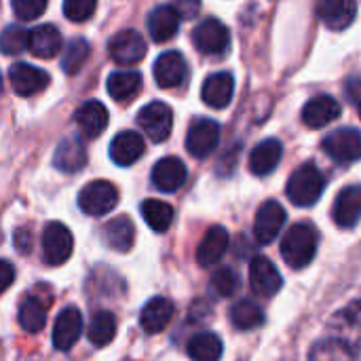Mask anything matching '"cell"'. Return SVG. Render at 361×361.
Here are the masks:
<instances>
[{
	"mask_svg": "<svg viewBox=\"0 0 361 361\" xmlns=\"http://www.w3.org/2000/svg\"><path fill=\"white\" fill-rule=\"evenodd\" d=\"M104 237H106V243L110 245V250L125 254V252H129L133 247V241H135L133 222L127 216H118V218H114V220H110L106 224Z\"/></svg>",
	"mask_w": 361,
	"mask_h": 361,
	"instance_id": "cell-30",
	"label": "cell"
},
{
	"mask_svg": "<svg viewBox=\"0 0 361 361\" xmlns=\"http://www.w3.org/2000/svg\"><path fill=\"white\" fill-rule=\"evenodd\" d=\"M322 146L332 161L343 165L355 163L357 159H361V133L353 127H343L332 131Z\"/></svg>",
	"mask_w": 361,
	"mask_h": 361,
	"instance_id": "cell-7",
	"label": "cell"
},
{
	"mask_svg": "<svg viewBox=\"0 0 361 361\" xmlns=\"http://www.w3.org/2000/svg\"><path fill=\"white\" fill-rule=\"evenodd\" d=\"M0 95H2V74H0Z\"/></svg>",
	"mask_w": 361,
	"mask_h": 361,
	"instance_id": "cell-45",
	"label": "cell"
},
{
	"mask_svg": "<svg viewBox=\"0 0 361 361\" xmlns=\"http://www.w3.org/2000/svg\"><path fill=\"white\" fill-rule=\"evenodd\" d=\"M108 53L118 66H135L146 55V40L135 30H123L110 38Z\"/></svg>",
	"mask_w": 361,
	"mask_h": 361,
	"instance_id": "cell-11",
	"label": "cell"
},
{
	"mask_svg": "<svg viewBox=\"0 0 361 361\" xmlns=\"http://www.w3.org/2000/svg\"><path fill=\"white\" fill-rule=\"evenodd\" d=\"M341 104L330 95H317L309 99L302 108V123L311 129H322L341 116Z\"/></svg>",
	"mask_w": 361,
	"mask_h": 361,
	"instance_id": "cell-21",
	"label": "cell"
},
{
	"mask_svg": "<svg viewBox=\"0 0 361 361\" xmlns=\"http://www.w3.org/2000/svg\"><path fill=\"white\" fill-rule=\"evenodd\" d=\"M332 338L345 343L355 353H361V300H353L332 315L328 322Z\"/></svg>",
	"mask_w": 361,
	"mask_h": 361,
	"instance_id": "cell-3",
	"label": "cell"
},
{
	"mask_svg": "<svg viewBox=\"0 0 361 361\" xmlns=\"http://www.w3.org/2000/svg\"><path fill=\"white\" fill-rule=\"evenodd\" d=\"M235 93V78L228 72H216L205 78L201 87V97L209 108L222 110L231 104Z\"/></svg>",
	"mask_w": 361,
	"mask_h": 361,
	"instance_id": "cell-23",
	"label": "cell"
},
{
	"mask_svg": "<svg viewBox=\"0 0 361 361\" xmlns=\"http://www.w3.org/2000/svg\"><path fill=\"white\" fill-rule=\"evenodd\" d=\"M13 281H15V269H13V264L6 262V260H0V294L4 290H8Z\"/></svg>",
	"mask_w": 361,
	"mask_h": 361,
	"instance_id": "cell-42",
	"label": "cell"
},
{
	"mask_svg": "<svg viewBox=\"0 0 361 361\" xmlns=\"http://www.w3.org/2000/svg\"><path fill=\"white\" fill-rule=\"evenodd\" d=\"M228 250V233L224 226L216 224V226H209L197 247V262L201 267H214L222 260V256L226 254Z\"/></svg>",
	"mask_w": 361,
	"mask_h": 361,
	"instance_id": "cell-25",
	"label": "cell"
},
{
	"mask_svg": "<svg viewBox=\"0 0 361 361\" xmlns=\"http://www.w3.org/2000/svg\"><path fill=\"white\" fill-rule=\"evenodd\" d=\"M87 336L93 347H106L114 341L116 336V317L110 311H97L91 317Z\"/></svg>",
	"mask_w": 361,
	"mask_h": 361,
	"instance_id": "cell-33",
	"label": "cell"
},
{
	"mask_svg": "<svg viewBox=\"0 0 361 361\" xmlns=\"http://www.w3.org/2000/svg\"><path fill=\"white\" fill-rule=\"evenodd\" d=\"M188 357L192 361H220L224 347L214 332H201L188 341Z\"/></svg>",
	"mask_w": 361,
	"mask_h": 361,
	"instance_id": "cell-31",
	"label": "cell"
},
{
	"mask_svg": "<svg viewBox=\"0 0 361 361\" xmlns=\"http://www.w3.org/2000/svg\"><path fill=\"white\" fill-rule=\"evenodd\" d=\"M317 13L324 25L334 32L349 27L357 15V0H319Z\"/></svg>",
	"mask_w": 361,
	"mask_h": 361,
	"instance_id": "cell-20",
	"label": "cell"
},
{
	"mask_svg": "<svg viewBox=\"0 0 361 361\" xmlns=\"http://www.w3.org/2000/svg\"><path fill=\"white\" fill-rule=\"evenodd\" d=\"M144 150H146V144H144L142 135L135 131H121L110 142V159L121 167H129V165L137 163L142 159Z\"/></svg>",
	"mask_w": 361,
	"mask_h": 361,
	"instance_id": "cell-24",
	"label": "cell"
},
{
	"mask_svg": "<svg viewBox=\"0 0 361 361\" xmlns=\"http://www.w3.org/2000/svg\"><path fill=\"white\" fill-rule=\"evenodd\" d=\"M95 6H97V0H63V15L74 23H82L91 19V15L95 13Z\"/></svg>",
	"mask_w": 361,
	"mask_h": 361,
	"instance_id": "cell-40",
	"label": "cell"
},
{
	"mask_svg": "<svg viewBox=\"0 0 361 361\" xmlns=\"http://www.w3.org/2000/svg\"><path fill=\"white\" fill-rule=\"evenodd\" d=\"M137 125L142 131L150 137V142L161 144L171 135L173 127V112L163 102H150L146 104L137 114Z\"/></svg>",
	"mask_w": 361,
	"mask_h": 361,
	"instance_id": "cell-5",
	"label": "cell"
},
{
	"mask_svg": "<svg viewBox=\"0 0 361 361\" xmlns=\"http://www.w3.org/2000/svg\"><path fill=\"white\" fill-rule=\"evenodd\" d=\"M89 42L85 38H72L66 47H63V55H61V70L66 74H76L89 59Z\"/></svg>",
	"mask_w": 361,
	"mask_h": 361,
	"instance_id": "cell-37",
	"label": "cell"
},
{
	"mask_svg": "<svg viewBox=\"0 0 361 361\" xmlns=\"http://www.w3.org/2000/svg\"><path fill=\"white\" fill-rule=\"evenodd\" d=\"M72 250H74V239L70 228L61 222H49L42 233V254L47 264L59 267L68 262Z\"/></svg>",
	"mask_w": 361,
	"mask_h": 361,
	"instance_id": "cell-6",
	"label": "cell"
},
{
	"mask_svg": "<svg viewBox=\"0 0 361 361\" xmlns=\"http://www.w3.org/2000/svg\"><path fill=\"white\" fill-rule=\"evenodd\" d=\"M63 49L61 34L55 25H38L30 30V40H27V51L38 57V59H51Z\"/></svg>",
	"mask_w": 361,
	"mask_h": 361,
	"instance_id": "cell-26",
	"label": "cell"
},
{
	"mask_svg": "<svg viewBox=\"0 0 361 361\" xmlns=\"http://www.w3.org/2000/svg\"><path fill=\"white\" fill-rule=\"evenodd\" d=\"M27 40H30V32L19 27V25H6L0 34V51L4 55H19L23 51H27Z\"/></svg>",
	"mask_w": 361,
	"mask_h": 361,
	"instance_id": "cell-38",
	"label": "cell"
},
{
	"mask_svg": "<svg viewBox=\"0 0 361 361\" xmlns=\"http://www.w3.org/2000/svg\"><path fill=\"white\" fill-rule=\"evenodd\" d=\"M173 313H176V307L169 298L154 296L144 305L140 313V326L146 334H159L169 326V322L173 319Z\"/></svg>",
	"mask_w": 361,
	"mask_h": 361,
	"instance_id": "cell-19",
	"label": "cell"
},
{
	"mask_svg": "<svg viewBox=\"0 0 361 361\" xmlns=\"http://www.w3.org/2000/svg\"><path fill=\"white\" fill-rule=\"evenodd\" d=\"M140 212H142L144 222H146L154 233H165V231L171 226L173 218H176L173 207H171L169 203H165V201H159V199H146V201L142 203Z\"/></svg>",
	"mask_w": 361,
	"mask_h": 361,
	"instance_id": "cell-32",
	"label": "cell"
},
{
	"mask_svg": "<svg viewBox=\"0 0 361 361\" xmlns=\"http://www.w3.org/2000/svg\"><path fill=\"white\" fill-rule=\"evenodd\" d=\"M108 95L116 102H129L133 99L142 89V74L135 70H121L112 72L106 82Z\"/></svg>",
	"mask_w": 361,
	"mask_h": 361,
	"instance_id": "cell-29",
	"label": "cell"
},
{
	"mask_svg": "<svg viewBox=\"0 0 361 361\" xmlns=\"http://www.w3.org/2000/svg\"><path fill=\"white\" fill-rule=\"evenodd\" d=\"M283 157V146L279 140L269 137L264 142H260L252 154H250V171L254 176H269L277 169V165L281 163Z\"/></svg>",
	"mask_w": 361,
	"mask_h": 361,
	"instance_id": "cell-28",
	"label": "cell"
},
{
	"mask_svg": "<svg viewBox=\"0 0 361 361\" xmlns=\"http://www.w3.org/2000/svg\"><path fill=\"white\" fill-rule=\"evenodd\" d=\"M176 11L180 13V17H195V13L199 11V0H178Z\"/></svg>",
	"mask_w": 361,
	"mask_h": 361,
	"instance_id": "cell-44",
	"label": "cell"
},
{
	"mask_svg": "<svg viewBox=\"0 0 361 361\" xmlns=\"http://www.w3.org/2000/svg\"><path fill=\"white\" fill-rule=\"evenodd\" d=\"M192 44L203 55H222L231 44V32L220 19H205L192 32Z\"/></svg>",
	"mask_w": 361,
	"mask_h": 361,
	"instance_id": "cell-8",
	"label": "cell"
},
{
	"mask_svg": "<svg viewBox=\"0 0 361 361\" xmlns=\"http://www.w3.org/2000/svg\"><path fill=\"white\" fill-rule=\"evenodd\" d=\"M288 220L286 209L277 201H264L254 218V237L260 245H271L277 235L281 233L283 224Z\"/></svg>",
	"mask_w": 361,
	"mask_h": 361,
	"instance_id": "cell-10",
	"label": "cell"
},
{
	"mask_svg": "<svg viewBox=\"0 0 361 361\" xmlns=\"http://www.w3.org/2000/svg\"><path fill=\"white\" fill-rule=\"evenodd\" d=\"M13 241H15V247H17L21 254H27L30 247H32V233H30L27 228H19V231H15Z\"/></svg>",
	"mask_w": 361,
	"mask_h": 361,
	"instance_id": "cell-43",
	"label": "cell"
},
{
	"mask_svg": "<svg viewBox=\"0 0 361 361\" xmlns=\"http://www.w3.org/2000/svg\"><path fill=\"white\" fill-rule=\"evenodd\" d=\"M319 245V231L311 222H298L290 226V231L281 239V258L290 269H307L317 254Z\"/></svg>",
	"mask_w": 361,
	"mask_h": 361,
	"instance_id": "cell-1",
	"label": "cell"
},
{
	"mask_svg": "<svg viewBox=\"0 0 361 361\" xmlns=\"http://www.w3.org/2000/svg\"><path fill=\"white\" fill-rule=\"evenodd\" d=\"M53 165L59 171L76 173L87 165V148L80 137H66L57 144L53 154Z\"/></svg>",
	"mask_w": 361,
	"mask_h": 361,
	"instance_id": "cell-27",
	"label": "cell"
},
{
	"mask_svg": "<svg viewBox=\"0 0 361 361\" xmlns=\"http://www.w3.org/2000/svg\"><path fill=\"white\" fill-rule=\"evenodd\" d=\"M47 2H49V0H11L15 15H17L19 19H23V21L38 19V17L44 13Z\"/></svg>",
	"mask_w": 361,
	"mask_h": 361,
	"instance_id": "cell-41",
	"label": "cell"
},
{
	"mask_svg": "<svg viewBox=\"0 0 361 361\" xmlns=\"http://www.w3.org/2000/svg\"><path fill=\"white\" fill-rule=\"evenodd\" d=\"M118 203V190L108 180H93L78 192V207L87 216H104Z\"/></svg>",
	"mask_w": 361,
	"mask_h": 361,
	"instance_id": "cell-4",
	"label": "cell"
},
{
	"mask_svg": "<svg viewBox=\"0 0 361 361\" xmlns=\"http://www.w3.org/2000/svg\"><path fill=\"white\" fill-rule=\"evenodd\" d=\"M17 319L25 332H40L47 326V307L38 298L30 296L19 305Z\"/></svg>",
	"mask_w": 361,
	"mask_h": 361,
	"instance_id": "cell-36",
	"label": "cell"
},
{
	"mask_svg": "<svg viewBox=\"0 0 361 361\" xmlns=\"http://www.w3.org/2000/svg\"><path fill=\"white\" fill-rule=\"evenodd\" d=\"M82 334V315L76 307H66L53 326V345L59 351H68Z\"/></svg>",
	"mask_w": 361,
	"mask_h": 361,
	"instance_id": "cell-16",
	"label": "cell"
},
{
	"mask_svg": "<svg viewBox=\"0 0 361 361\" xmlns=\"http://www.w3.org/2000/svg\"><path fill=\"white\" fill-rule=\"evenodd\" d=\"M220 142V125L212 118H195L186 133V150L195 159L209 157Z\"/></svg>",
	"mask_w": 361,
	"mask_h": 361,
	"instance_id": "cell-9",
	"label": "cell"
},
{
	"mask_svg": "<svg viewBox=\"0 0 361 361\" xmlns=\"http://www.w3.org/2000/svg\"><path fill=\"white\" fill-rule=\"evenodd\" d=\"M231 324L237 330H256L264 324V311L254 300H239L231 309Z\"/></svg>",
	"mask_w": 361,
	"mask_h": 361,
	"instance_id": "cell-34",
	"label": "cell"
},
{
	"mask_svg": "<svg viewBox=\"0 0 361 361\" xmlns=\"http://www.w3.org/2000/svg\"><path fill=\"white\" fill-rule=\"evenodd\" d=\"M360 116H361V104H360Z\"/></svg>",
	"mask_w": 361,
	"mask_h": 361,
	"instance_id": "cell-46",
	"label": "cell"
},
{
	"mask_svg": "<svg viewBox=\"0 0 361 361\" xmlns=\"http://www.w3.org/2000/svg\"><path fill=\"white\" fill-rule=\"evenodd\" d=\"M74 123H76V129L80 131L82 137L87 140H95L97 135H102L108 127V110L102 102L97 99H91V102H85L76 114H74Z\"/></svg>",
	"mask_w": 361,
	"mask_h": 361,
	"instance_id": "cell-17",
	"label": "cell"
},
{
	"mask_svg": "<svg viewBox=\"0 0 361 361\" xmlns=\"http://www.w3.org/2000/svg\"><path fill=\"white\" fill-rule=\"evenodd\" d=\"M188 178L186 165L178 157H165L152 167V184L161 192H176Z\"/></svg>",
	"mask_w": 361,
	"mask_h": 361,
	"instance_id": "cell-18",
	"label": "cell"
},
{
	"mask_svg": "<svg viewBox=\"0 0 361 361\" xmlns=\"http://www.w3.org/2000/svg\"><path fill=\"white\" fill-rule=\"evenodd\" d=\"M250 286H252L254 294L271 298L281 290L283 279H281L277 267L267 256H256L250 262Z\"/></svg>",
	"mask_w": 361,
	"mask_h": 361,
	"instance_id": "cell-12",
	"label": "cell"
},
{
	"mask_svg": "<svg viewBox=\"0 0 361 361\" xmlns=\"http://www.w3.org/2000/svg\"><path fill=\"white\" fill-rule=\"evenodd\" d=\"M8 80H11V87L17 95L21 97H32L40 91L47 89L49 85V74L36 66H30L25 61H19L15 66H11L8 70Z\"/></svg>",
	"mask_w": 361,
	"mask_h": 361,
	"instance_id": "cell-13",
	"label": "cell"
},
{
	"mask_svg": "<svg viewBox=\"0 0 361 361\" xmlns=\"http://www.w3.org/2000/svg\"><path fill=\"white\" fill-rule=\"evenodd\" d=\"M324 188H326V178L319 171V167L315 163H305L290 176L286 195L294 205L311 207L322 199Z\"/></svg>",
	"mask_w": 361,
	"mask_h": 361,
	"instance_id": "cell-2",
	"label": "cell"
},
{
	"mask_svg": "<svg viewBox=\"0 0 361 361\" xmlns=\"http://www.w3.org/2000/svg\"><path fill=\"white\" fill-rule=\"evenodd\" d=\"M332 220L338 228H353L361 220V184L345 186L332 205Z\"/></svg>",
	"mask_w": 361,
	"mask_h": 361,
	"instance_id": "cell-14",
	"label": "cell"
},
{
	"mask_svg": "<svg viewBox=\"0 0 361 361\" xmlns=\"http://www.w3.org/2000/svg\"><path fill=\"white\" fill-rule=\"evenodd\" d=\"M152 72H154V80L161 89H176V87L184 85V80L188 76V66H186V59L182 53L167 51V53L159 55Z\"/></svg>",
	"mask_w": 361,
	"mask_h": 361,
	"instance_id": "cell-15",
	"label": "cell"
},
{
	"mask_svg": "<svg viewBox=\"0 0 361 361\" xmlns=\"http://www.w3.org/2000/svg\"><path fill=\"white\" fill-rule=\"evenodd\" d=\"M212 288L218 296L228 298L239 290V275L231 267H222L212 275Z\"/></svg>",
	"mask_w": 361,
	"mask_h": 361,
	"instance_id": "cell-39",
	"label": "cell"
},
{
	"mask_svg": "<svg viewBox=\"0 0 361 361\" xmlns=\"http://www.w3.org/2000/svg\"><path fill=\"white\" fill-rule=\"evenodd\" d=\"M309 361H357V353L345 343L330 338L313 345V349L309 351Z\"/></svg>",
	"mask_w": 361,
	"mask_h": 361,
	"instance_id": "cell-35",
	"label": "cell"
},
{
	"mask_svg": "<svg viewBox=\"0 0 361 361\" xmlns=\"http://www.w3.org/2000/svg\"><path fill=\"white\" fill-rule=\"evenodd\" d=\"M148 32L154 42H167L178 34L180 13L171 4H159L148 15Z\"/></svg>",
	"mask_w": 361,
	"mask_h": 361,
	"instance_id": "cell-22",
	"label": "cell"
}]
</instances>
